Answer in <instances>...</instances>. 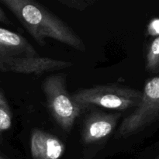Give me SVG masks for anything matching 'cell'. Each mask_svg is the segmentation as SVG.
Wrapping results in <instances>:
<instances>
[{
    "instance_id": "obj_5",
    "label": "cell",
    "mask_w": 159,
    "mask_h": 159,
    "mask_svg": "<svg viewBox=\"0 0 159 159\" xmlns=\"http://www.w3.org/2000/svg\"><path fill=\"white\" fill-rule=\"evenodd\" d=\"M121 114L95 110L89 113L82 124V141L85 145L98 144L112 134Z\"/></svg>"
},
{
    "instance_id": "obj_4",
    "label": "cell",
    "mask_w": 159,
    "mask_h": 159,
    "mask_svg": "<svg viewBox=\"0 0 159 159\" xmlns=\"http://www.w3.org/2000/svg\"><path fill=\"white\" fill-rule=\"evenodd\" d=\"M158 116L159 78L155 75L146 80L139 104L134 111L122 121L116 131V138H127L137 134L158 120Z\"/></svg>"
},
{
    "instance_id": "obj_10",
    "label": "cell",
    "mask_w": 159,
    "mask_h": 159,
    "mask_svg": "<svg viewBox=\"0 0 159 159\" xmlns=\"http://www.w3.org/2000/svg\"><path fill=\"white\" fill-rule=\"evenodd\" d=\"M145 68L152 74L159 72V37H155L151 42L146 55Z\"/></svg>"
},
{
    "instance_id": "obj_15",
    "label": "cell",
    "mask_w": 159,
    "mask_h": 159,
    "mask_svg": "<svg viewBox=\"0 0 159 159\" xmlns=\"http://www.w3.org/2000/svg\"><path fill=\"white\" fill-rule=\"evenodd\" d=\"M0 159H6V158H5L4 156H2V155L1 154H0Z\"/></svg>"
},
{
    "instance_id": "obj_13",
    "label": "cell",
    "mask_w": 159,
    "mask_h": 159,
    "mask_svg": "<svg viewBox=\"0 0 159 159\" xmlns=\"http://www.w3.org/2000/svg\"><path fill=\"white\" fill-rule=\"evenodd\" d=\"M0 23H2L6 25H12V22L9 20V17L7 16L5 11L3 10L2 8L0 6Z\"/></svg>"
},
{
    "instance_id": "obj_14",
    "label": "cell",
    "mask_w": 159,
    "mask_h": 159,
    "mask_svg": "<svg viewBox=\"0 0 159 159\" xmlns=\"http://www.w3.org/2000/svg\"><path fill=\"white\" fill-rule=\"evenodd\" d=\"M0 71H3V72H6V67L4 65V61L2 58L0 56Z\"/></svg>"
},
{
    "instance_id": "obj_11",
    "label": "cell",
    "mask_w": 159,
    "mask_h": 159,
    "mask_svg": "<svg viewBox=\"0 0 159 159\" xmlns=\"http://www.w3.org/2000/svg\"><path fill=\"white\" fill-rule=\"evenodd\" d=\"M58 2L65 7L79 11H84L96 3V0H58Z\"/></svg>"
},
{
    "instance_id": "obj_7",
    "label": "cell",
    "mask_w": 159,
    "mask_h": 159,
    "mask_svg": "<svg viewBox=\"0 0 159 159\" xmlns=\"http://www.w3.org/2000/svg\"><path fill=\"white\" fill-rule=\"evenodd\" d=\"M30 148L33 159H60L66 149L57 136L40 129L33 130Z\"/></svg>"
},
{
    "instance_id": "obj_2",
    "label": "cell",
    "mask_w": 159,
    "mask_h": 159,
    "mask_svg": "<svg viewBox=\"0 0 159 159\" xmlns=\"http://www.w3.org/2000/svg\"><path fill=\"white\" fill-rule=\"evenodd\" d=\"M142 92L125 85L109 84L81 89L71 97L82 110L91 107L124 111L138 107Z\"/></svg>"
},
{
    "instance_id": "obj_12",
    "label": "cell",
    "mask_w": 159,
    "mask_h": 159,
    "mask_svg": "<svg viewBox=\"0 0 159 159\" xmlns=\"http://www.w3.org/2000/svg\"><path fill=\"white\" fill-rule=\"evenodd\" d=\"M148 34L153 37H158L159 36V20L158 17L153 18L148 25Z\"/></svg>"
},
{
    "instance_id": "obj_6",
    "label": "cell",
    "mask_w": 159,
    "mask_h": 159,
    "mask_svg": "<svg viewBox=\"0 0 159 159\" xmlns=\"http://www.w3.org/2000/svg\"><path fill=\"white\" fill-rule=\"evenodd\" d=\"M4 65L6 71L34 75L66 69L73 65L71 61L39 57V55L6 59Z\"/></svg>"
},
{
    "instance_id": "obj_3",
    "label": "cell",
    "mask_w": 159,
    "mask_h": 159,
    "mask_svg": "<svg viewBox=\"0 0 159 159\" xmlns=\"http://www.w3.org/2000/svg\"><path fill=\"white\" fill-rule=\"evenodd\" d=\"M43 89L50 113L57 125L69 133L82 110L68 91L65 76L62 74L48 76L43 83Z\"/></svg>"
},
{
    "instance_id": "obj_9",
    "label": "cell",
    "mask_w": 159,
    "mask_h": 159,
    "mask_svg": "<svg viewBox=\"0 0 159 159\" xmlns=\"http://www.w3.org/2000/svg\"><path fill=\"white\" fill-rule=\"evenodd\" d=\"M12 114L4 92L0 88V137L11 129Z\"/></svg>"
},
{
    "instance_id": "obj_1",
    "label": "cell",
    "mask_w": 159,
    "mask_h": 159,
    "mask_svg": "<svg viewBox=\"0 0 159 159\" xmlns=\"http://www.w3.org/2000/svg\"><path fill=\"white\" fill-rule=\"evenodd\" d=\"M40 46L51 38L77 51L85 52L86 47L81 37L63 20L33 0H1Z\"/></svg>"
},
{
    "instance_id": "obj_8",
    "label": "cell",
    "mask_w": 159,
    "mask_h": 159,
    "mask_svg": "<svg viewBox=\"0 0 159 159\" xmlns=\"http://www.w3.org/2000/svg\"><path fill=\"white\" fill-rule=\"evenodd\" d=\"M0 56L5 61L9 58L38 56V54L23 36L0 27Z\"/></svg>"
}]
</instances>
